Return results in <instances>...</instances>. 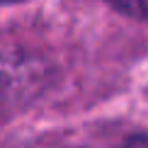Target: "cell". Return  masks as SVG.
<instances>
[{
  "mask_svg": "<svg viewBox=\"0 0 148 148\" xmlns=\"http://www.w3.org/2000/svg\"><path fill=\"white\" fill-rule=\"evenodd\" d=\"M12 3H22V0H0V5H12Z\"/></svg>",
  "mask_w": 148,
  "mask_h": 148,
  "instance_id": "4",
  "label": "cell"
},
{
  "mask_svg": "<svg viewBox=\"0 0 148 148\" xmlns=\"http://www.w3.org/2000/svg\"><path fill=\"white\" fill-rule=\"evenodd\" d=\"M36 75V63L29 56L15 49H0V97H12L27 90Z\"/></svg>",
  "mask_w": 148,
  "mask_h": 148,
  "instance_id": "1",
  "label": "cell"
},
{
  "mask_svg": "<svg viewBox=\"0 0 148 148\" xmlns=\"http://www.w3.org/2000/svg\"><path fill=\"white\" fill-rule=\"evenodd\" d=\"M116 10L126 12L138 20H148V0H109Z\"/></svg>",
  "mask_w": 148,
  "mask_h": 148,
  "instance_id": "2",
  "label": "cell"
},
{
  "mask_svg": "<svg viewBox=\"0 0 148 148\" xmlns=\"http://www.w3.org/2000/svg\"><path fill=\"white\" fill-rule=\"evenodd\" d=\"M121 148H148V134H138V136H131Z\"/></svg>",
  "mask_w": 148,
  "mask_h": 148,
  "instance_id": "3",
  "label": "cell"
}]
</instances>
